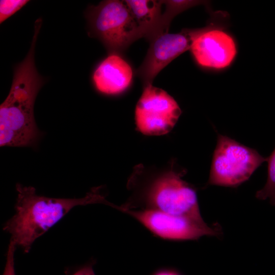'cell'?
I'll return each instance as SVG.
<instances>
[{
	"label": "cell",
	"instance_id": "cell-14",
	"mask_svg": "<svg viewBox=\"0 0 275 275\" xmlns=\"http://www.w3.org/2000/svg\"><path fill=\"white\" fill-rule=\"evenodd\" d=\"M29 2L27 0H1L0 23H3Z\"/></svg>",
	"mask_w": 275,
	"mask_h": 275
},
{
	"label": "cell",
	"instance_id": "cell-8",
	"mask_svg": "<svg viewBox=\"0 0 275 275\" xmlns=\"http://www.w3.org/2000/svg\"><path fill=\"white\" fill-rule=\"evenodd\" d=\"M183 29L178 33L163 34L150 42L146 56L136 71L145 86L152 84L158 73L184 52L190 50L195 40L205 30Z\"/></svg>",
	"mask_w": 275,
	"mask_h": 275
},
{
	"label": "cell",
	"instance_id": "cell-4",
	"mask_svg": "<svg viewBox=\"0 0 275 275\" xmlns=\"http://www.w3.org/2000/svg\"><path fill=\"white\" fill-rule=\"evenodd\" d=\"M267 157L230 138L218 134L208 184L236 187L248 180Z\"/></svg>",
	"mask_w": 275,
	"mask_h": 275
},
{
	"label": "cell",
	"instance_id": "cell-15",
	"mask_svg": "<svg viewBox=\"0 0 275 275\" xmlns=\"http://www.w3.org/2000/svg\"><path fill=\"white\" fill-rule=\"evenodd\" d=\"M16 245L10 241L7 252L6 262L3 275H16L14 268V253Z\"/></svg>",
	"mask_w": 275,
	"mask_h": 275
},
{
	"label": "cell",
	"instance_id": "cell-3",
	"mask_svg": "<svg viewBox=\"0 0 275 275\" xmlns=\"http://www.w3.org/2000/svg\"><path fill=\"white\" fill-rule=\"evenodd\" d=\"M86 16L91 35L103 43L109 54H118L143 38L125 1H102L89 6Z\"/></svg>",
	"mask_w": 275,
	"mask_h": 275
},
{
	"label": "cell",
	"instance_id": "cell-6",
	"mask_svg": "<svg viewBox=\"0 0 275 275\" xmlns=\"http://www.w3.org/2000/svg\"><path fill=\"white\" fill-rule=\"evenodd\" d=\"M181 114L175 100L163 90L152 84L145 86L137 102L135 119L138 129L148 135L170 132Z\"/></svg>",
	"mask_w": 275,
	"mask_h": 275
},
{
	"label": "cell",
	"instance_id": "cell-5",
	"mask_svg": "<svg viewBox=\"0 0 275 275\" xmlns=\"http://www.w3.org/2000/svg\"><path fill=\"white\" fill-rule=\"evenodd\" d=\"M113 207L136 219L154 235L166 240L198 239L203 236H219L218 225H208L204 220L171 215L157 209L134 210L113 205Z\"/></svg>",
	"mask_w": 275,
	"mask_h": 275
},
{
	"label": "cell",
	"instance_id": "cell-13",
	"mask_svg": "<svg viewBox=\"0 0 275 275\" xmlns=\"http://www.w3.org/2000/svg\"><path fill=\"white\" fill-rule=\"evenodd\" d=\"M267 178L264 187L256 193V197L261 200L269 199L275 206V148L267 157Z\"/></svg>",
	"mask_w": 275,
	"mask_h": 275
},
{
	"label": "cell",
	"instance_id": "cell-1",
	"mask_svg": "<svg viewBox=\"0 0 275 275\" xmlns=\"http://www.w3.org/2000/svg\"><path fill=\"white\" fill-rule=\"evenodd\" d=\"M42 20L35 22L31 47L14 68L10 92L0 106V145L25 147L34 145L39 135L34 114L36 98L44 83L35 63V49Z\"/></svg>",
	"mask_w": 275,
	"mask_h": 275
},
{
	"label": "cell",
	"instance_id": "cell-10",
	"mask_svg": "<svg viewBox=\"0 0 275 275\" xmlns=\"http://www.w3.org/2000/svg\"><path fill=\"white\" fill-rule=\"evenodd\" d=\"M132 76V70L127 62L117 54H109L97 67L92 80L100 93L115 95L129 86Z\"/></svg>",
	"mask_w": 275,
	"mask_h": 275
},
{
	"label": "cell",
	"instance_id": "cell-12",
	"mask_svg": "<svg viewBox=\"0 0 275 275\" xmlns=\"http://www.w3.org/2000/svg\"><path fill=\"white\" fill-rule=\"evenodd\" d=\"M164 10L163 19L165 24L169 27L172 20L178 14L193 7L207 3L203 1L163 0Z\"/></svg>",
	"mask_w": 275,
	"mask_h": 275
},
{
	"label": "cell",
	"instance_id": "cell-7",
	"mask_svg": "<svg viewBox=\"0 0 275 275\" xmlns=\"http://www.w3.org/2000/svg\"><path fill=\"white\" fill-rule=\"evenodd\" d=\"M148 203L146 208L203 220L196 191L175 172L169 173L154 182L148 193Z\"/></svg>",
	"mask_w": 275,
	"mask_h": 275
},
{
	"label": "cell",
	"instance_id": "cell-17",
	"mask_svg": "<svg viewBox=\"0 0 275 275\" xmlns=\"http://www.w3.org/2000/svg\"><path fill=\"white\" fill-rule=\"evenodd\" d=\"M154 275H180L177 272L169 270L160 271L156 273Z\"/></svg>",
	"mask_w": 275,
	"mask_h": 275
},
{
	"label": "cell",
	"instance_id": "cell-16",
	"mask_svg": "<svg viewBox=\"0 0 275 275\" xmlns=\"http://www.w3.org/2000/svg\"><path fill=\"white\" fill-rule=\"evenodd\" d=\"M71 275H95V274L92 265L89 264L79 268Z\"/></svg>",
	"mask_w": 275,
	"mask_h": 275
},
{
	"label": "cell",
	"instance_id": "cell-2",
	"mask_svg": "<svg viewBox=\"0 0 275 275\" xmlns=\"http://www.w3.org/2000/svg\"><path fill=\"white\" fill-rule=\"evenodd\" d=\"M15 213L5 224L16 246L29 252L34 241L59 222L76 206L102 203L103 198L92 190L81 198H49L38 195L32 186L17 184Z\"/></svg>",
	"mask_w": 275,
	"mask_h": 275
},
{
	"label": "cell",
	"instance_id": "cell-11",
	"mask_svg": "<svg viewBox=\"0 0 275 275\" xmlns=\"http://www.w3.org/2000/svg\"><path fill=\"white\" fill-rule=\"evenodd\" d=\"M142 32L143 38L150 42L168 33L163 20V0L125 1Z\"/></svg>",
	"mask_w": 275,
	"mask_h": 275
},
{
	"label": "cell",
	"instance_id": "cell-9",
	"mask_svg": "<svg viewBox=\"0 0 275 275\" xmlns=\"http://www.w3.org/2000/svg\"><path fill=\"white\" fill-rule=\"evenodd\" d=\"M189 50L200 66L214 69L228 67L237 54L234 38L224 26L211 22L195 40Z\"/></svg>",
	"mask_w": 275,
	"mask_h": 275
}]
</instances>
